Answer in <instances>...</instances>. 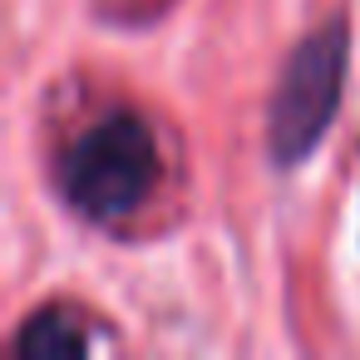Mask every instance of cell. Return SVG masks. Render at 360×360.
Segmentation results:
<instances>
[{
  "mask_svg": "<svg viewBox=\"0 0 360 360\" xmlns=\"http://www.w3.org/2000/svg\"><path fill=\"white\" fill-rule=\"evenodd\" d=\"M55 183H60V198L70 202L75 217L94 222V227H114L153 198V188H158V139L129 109L104 114L99 124H89L60 153Z\"/></svg>",
  "mask_w": 360,
  "mask_h": 360,
  "instance_id": "obj_1",
  "label": "cell"
},
{
  "mask_svg": "<svg viewBox=\"0 0 360 360\" xmlns=\"http://www.w3.org/2000/svg\"><path fill=\"white\" fill-rule=\"evenodd\" d=\"M350 65V30L340 15L316 25L286 55L266 99V158L276 168H301L335 124Z\"/></svg>",
  "mask_w": 360,
  "mask_h": 360,
  "instance_id": "obj_2",
  "label": "cell"
},
{
  "mask_svg": "<svg viewBox=\"0 0 360 360\" xmlns=\"http://www.w3.org/2000/svg\"><path fill=\"white\" fill-rule=\"evenodd\" d=\"M89 345H94L89 321L70 306H40L15 330V355L20 360H84Z\"/></svg>",
  "mask_w": 360,
  "mask_h": 360,
  "instance_id": "obj_3",
  "label": "cell"
}]
</instances>
